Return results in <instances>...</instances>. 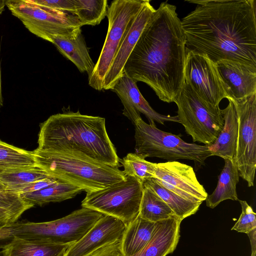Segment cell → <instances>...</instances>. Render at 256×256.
Wrapping results in <instances>:
<instances>
[{
  "instance_id": "6da1fadb",
  "label": "cell",
  "mask_w": 256,
  "mask_h": 256,
  "mask_svg": "<svg viewBox=\"0 0 256 256\" xmlns=\"http://www.w3.org/2000/svg\"><path fill=\"white\" fill-rule=\"evenodd\" d=\"M186 2L196 4L181 20L187 50L256 67V0Z\"/></svg>"
},
{
  "instance_id": "7a4b0ae2",
  "label": "cell",
  "mask_w": 256,
  "mask_h": 256,
  "mask_svg": "<svg viewBox=\"0 0 256 256\" xmlns=\"http://www.w3.org/2000/svg\"><path fill=\"white\" fill-rule=\"evenodd\" d=\"M186 38L176 7L162 2L143 30L124 68L158 98L176 103L184 83Z\"/></svg>"
},
{
  "instance_id": "3957f363",
  "label": "cell",
  "mask_w": 256,
  "mask_h": 256,
  "mask_svg": "<svg viewBox=\"0 0 256 256\" xmlns=\"http://www.w3.org/2000/svg\"><path fill=\"white\" fill-rule=\"evenodd\" d=\"M37 148L70 152L112 167L120 166L105 118L83 114L78 110L55 114L42 122Z\"/></svg>"
},
{
  "instance_id": "277c9868",
  "label": "cell",
  "mask_w": 256,
  "mask_h": 256,
  "mask_svg": "<svg viewBox=\"0 0 256 256\" xmlns=\"http://www.w3.org/2000/svg\"><path fill=\"white\" fill-rule=\"evenodd\" d=\"M37 167L50 177L82 188L86 193L103 190L126 176L118 167L62 152L32 151Z\"/></svg>"
},
{
  "instance_id": "5b68a950",
  "label": "cell",
  "mask_w": 256,
  "mask_h": 256,
  "mask_svg": "<svg viewBox=\"0 0 256 256\" xmlns=\"http://www.w3.org/2000/svg\"><path fill=\"white\" fill-rule=\"evenodd\" d=\"M104 215L82 207L62 218L46 222H16L0 230V241L14 236L58 244L72 245L79 240Z\"/></svg>"
},
{
  "instance_id": "8992f818",
  "label": "cell",
  "mask_w": 256,
  "mask_h": 256,
  "mask_svg": "<svg viewBox=\"0 0 256 256\" xmlns=\"http://www.w3.org/2000/svg\"><path fill=\"white\" fill-rule=\"evenodd\" d=\"M134 126L135 153L144 158L156 157L168 161L189 160L204 164L212 156L208 146L187 142L180 134L158 129L155 122L148 124L141 118Z\"/></svg>"
},
{
  "instance_id": "52a82bcc",
  "label": "cell",
  "mask_w": 256,
  "mask_h": 256,
  "mask_svg": "<svg viewBox=\"0 0 256 256\" xmlns=\"http://www.w3.org/2000/svg\"><path fill=\"white\" fill-rule=\"evenodd\" d=\"M6 6L30 32L50 42L54 37L71 38L82 31L75 16L42 6L33 0H6Z\"/></svg>"
},
{
  "instance_id": "ba28073f",
  "label": "cell",
  "mask_w": 256,
  "mask_h": 256,
  "mask_svg": "<svg viewBox=\"0 0 256 256\" xmlns=\"http://www.w3.org/2000/svg\"><path fill=\"white\" fill-rule=\"evenodd\" d=\"M145 1L115 0L108 6L107 34L94 69L88 78L89 86L94 90H103L105 76L134 19Z\"/></svg>"
},
{
  "instance_id": "9c48e42d",
  "label": "cell",
  "mask_w": 256,
  "mask_h": 256,
  "mask_svg": "<svg viewBox=\"0 0 256 256\" xmlns=\"http://www.w3.org/2000/svg\"><path fill=\"white\" fill-rule=\"evenodd\" d=\"M176 104L179 123L194 142L208 146L216 140L224 124L220 108L204 102L185 82Z\"/></svg>"
},
{
  "instance_id": "30bf717a",
  "label": "cell",
  "mask_w": 256,
  "mask_h": 256,
  "mask_svg": "<svg viewBox=\"0 0 256 256\" xmlns=\"http://www.w3.org/2000/svg\"><path fill=\"white\" fill-rule=\"evenodd\" d=\"M143 190L142 182L126 176L103 190L86 193L82 206L116 218L126 225L139 214Z\"/></svg>"
},
{
  "instance_id": "8fae6325",
  "label": "cell",
  "mask_w": 256,
  "mask_h": 256,
  "mask_svg": "<svg viewBox=\"0 0 256 256\" xmlns=\"http://www.w3.org/2000/svg\"><path fill=\"white\" fill-rule=\"evenodd\" d=\"M238 118V130L234 160L240 176L254 185L256 168V93L246 98L232 100Z\"/></svg>"
},
{
  "instance_id": "7c38bea8",
  "label": "cell",
  "mask_w": 256,
  "mask_h": 256,
  "mask_svg": "<svg viewBox=\"0 0 256 256\" xmlns=\"http://www.w3.org/2000/svg\"><path fill=\"white\" fill-rule=\"evenodd\" d=\"M184 82L201 99L214 108H219L222 99L229 98L216 64L206 56L186 49Z\"/></svg>"
},
{
  "instance_id": "4fadbf2b",
  "label": "cell",
  "mask_w": 256,
  "mask_h": 256,
  "mask_svg": "<svg viewBox=\"0 0 256 256\" xmlns=\"http://www.w3.org/2000/svg\"><path fill=\"white\" fill-rule=\"evenodd\" d=\"M154 178L166 189L192 202L202 203L208 195L193 168L176 160L156 163Z\"/></svg>"
},
{
  "instance_id": "5bb4252c",
  "label": "cell",
  "mask_w": 256,
  "mask_h": 256,
  "mask_svg": "<svg viewBox=\"0 0 256 256\" xmlns=\"http://www.w3.org/2000/svg\"><path fill=\"white\" fill-rule=\"evenodd\" d=\"M119 97L124 106L122 114L134 125L144 114L149 123L156 122L164 124L166 122H179L178 116H166L155 111L142 96L136 82L124 74L110 90Z\"/></svg>"
},
{
  "instance_id": "9a60e30c",
  "label": "cell",
  "mask_w": 256,
  "mask_h": 256,
  "mask_svg": "<svg viewBox=\"0 0 256 256\" xmlns=\"http://www.w3.org/2000/svg\"><path fill=\"white\" fill-rule=\"evenodd\" d=\"M126 226L116 218L104 215L79 240L70 245L63 256H86L104 246L120 240Z\"/></svg>"
},
{
  "instance_id": "2e32d148",
  "label": "cell",
  "mask_w": 256,
  "mask_h": 256,
  "mask_svg": "<svg viewBox=\"0 0 256 256\" xmlns=\"http://www.w3.org/2000/svg\"><path fill=\"white\" fill-rule=\"evenodd\" d=\"M156 9L146 0L134 19L104 78L103 90H111L124 74L125 64Z\"/></svg>"
},
{
  "instance_id": "e0dca14e",
  "label": "cell",
  "mask_w": 256,
  "mask_h": 256,
  "mask_svg": "<svg viewBox=\"0 0 256 256\" xmlns=\"http://www.w3.org/2000/svg\"><path fill=\"white\" fill-rule=\"evenodd\" d=\"M216 64L229 98L240 100L256 93V66L228 60Z\"/></svg>"
},
{
  "instance_id": "ac0fdd59",
  "label": "cell",
  "mask_w": 256,
  "mask_h": 256,
  "mask_svg": "<svg viewBox=\"0 0 256 256\" xmlns=\"http://www.w3.org/2000/svg\"><path fill=\"white\" fill-rule=\"evenodd\" d=\"M178 218L172 216L156 222L152 236L146 246L134 256H166L174 252L180 238Z\"/></svg>"
},
{
  "instance_id": "d6986e66",
  "label": "cell",
  "mask_w": 256,
  "mask_h": 256,
  "mask_svg": "<svg viewBox=\"0 0 256 256\" xmlns=\"http://www.w3.org/2000/svg\"><path fill=\"white\" fill-rule=\"evenodd\" d=\"M229 103L221 110L224 124L218 138L208 146L212 156L224 160L234 159L236 150L238 130V118L234 101L228 99Z\"/></svg>"
},
{
  "instance_id": "ffe728a7",
  "label": "cell",
  "mask_w": 256,
  "mask_h": 256,
  "mask_svg": "<svg viewBox=\"0 0 256 256\" xmlns=\"http://www.w3.org/2000/svg\"><path fill=\"white\" fill-rule=\"evenodd\" d=\"M70 245L14 236L1 246L2 256H63Z\"/></svg>"
},
{
  "instance_id": "44dd1931",
  "label": "cell",
  "mask_w": 256,
  "mask_h": 256,
  "mask_svg": "<svg viewBox=\"0 0 256 256\" xmlns=\"http://www.w3.org/2000/svg\"><path fill=\"white\" fill-rule=\"evenodd\" d=\"M52 43L66 58L70 60L80 72H86L89 76L95 64L92 59L82 31L71 38L54 37Z\"/></svg>"
},
{
  "instance_id": "7402d4cb",
  "label": "cell",
  "mask_w": 256,
  "mask_h": 256,
  "mask_svg": "<svg viewBox=\"0 0 256 256\" xmlns=\"http://www.w3.org/2000/svg\"><path fill=\"white\" fill-rule=\"evenodd\" d=\"M156 222L138 216L128 224L120 240L123 256H134L139 253L150 240Z\"/></svg>"
},
{
  "instance_id": "603a6c76",
  "label": "cell",
  "mask_w": 256,
  "mask_h": 256,
  "mask_svg": "<svg viewBox=\"0 0 256 256\" xmlns=\"http://www.w3.org/2000/svg\"><path fill=\"white\" fill-rule=\"evenodd\" d=\"M224 160V165L218 176L217 186L205 200L206 206L211 208H214L224 200H238L236 186L240 175L237 166L233 159Z\"/></svg>"
},
{
  "instance_id": "cb8c5ba5",
  "label": "cell",
  "mask_w": 256,
  "mask_h": 256,
  "mask_svg": "<svg viewBox=\"0 0 256 256\" xmlns=\"http://www.w3.org/2000/svg\"><path fill=\"white\" fill-rule=\"evenodd\" d=\"M84 191L82 188L58 180L42 190L20 194L22 199L33 206L60 202L75 197Z\"/></svg>"
},
{
  "instance_id": "d4e9b609",
  "label": "cell",
  "mask_w": 256,
  "mask_h": 256,
  "mask_svg": "<svg viewBox=\"0 0 256 256\" xmlns=\"http://www.w3.org/2000/svg\"><path fill=\"white\" fill-rule=\"evenodd\" d=\"M143 185L157 194L180 220L196 214L202 202L186 200L165 188L156 178L146 180Z\"/></svg>"
},
{
  "instance_id": "484cf974",
  "label": "cell",
  "mask_w": 256,
  "mask_h": 256,
  "mask_svg": "<svg viewBox=\"0 0 256 256\" xmlns=\"http://www.w3.org/2000/svg\"><path fill=\"white\" fill-rule=\"evenodd\" d=\"M138 216L153 222L176 216L168 206L157 194L144 186Z\"/></svg>"
},
{
  "instance_id": "4316f807",
  "label": "cell",
  "mask_w": 256,
  "mask_h": 256,
  "mask_svg": "<svg viewBox=\"0 0 256 256\" xmlns=\"http://www.w3.org/2000/svg\"><path fill=\"white\" fill-rule=\"evenodd\" d=\"M36 166L32 152L16 147L0 140V172Z\"/></svg>"
},
{
  "instance_id": "83f0119b",
  "label": "cell",
  "mask_w": 256,
  "mask_h": 256,
  "mask_svg": "<svg viewBox=\"0 0 256 256\" xmlns=\"http://www.w3.org/2000/svg\"><path fill=\"white\" fill-rule=\"evenodd\" d=\"M108 6L106 0H76L74 16L82 26H96L107 16Z\"/></svg>"
},
{
  "instance_id": "f1b7e54d",
  "label": "cell",
  "mask_w": 256,
  "mask_h": 256,
  "mask_svg": "<svg viewBox=\"0 0 256 256\" xmlns=\"http://www.w3.org/2000/svg\"><path fill=\"white\" fill-rule=\"evenodd\" d=\"M49 176L46 172L37 166L0 172V181L6 187V190Z\"/></svg>"
},
{
  "instance_id": "f546056e",
  "label": "cell",
  "mask_w": 256,
  "mask_h": 256,
  "mask_svg": "<svg viewBox=\"0 0 256 256\" xmlns=\"http://www.w3.org/2000/svg\"><path fill=\"white\" fill-rule=\"evenodd\" d=\"M120 162L126 176L134 177L142 183L148 179L154 178L156 163L148 162L136 153L128 154Z\"/></svg>"
},
{
  "instance_id": "4dcf8cb0",
  "label": "cell",
  "mask_w": 256,
  "mask_h": 256,
  "mask_svg": "<svg viewBox=\"0 0 256 256\" xmlns=\"http://www.w3.org/2000/svg\"><path fill=\"white\" fill-rule=\"evenodd\" d=\"M242 207V213L239 218L232 228V230L248 234L256 229V213L245 200H238Z\"/></svg>"
},
{
  "instance_id": "1f68e13d",
  "label": "cell",
  "mask_w": 256,
  "mask_h": 256,
  "mask_svg": "<svg viewBox=\"0 0 256 256\" xmlns=\"http://www.w3.org/2000/svg\"><path fill=\"white\" fill-rule=\"evenodd\" d=\"M34 206L24 200L20 195L5 190L0 193V208L22 214Z\"/></svg>"
},
{
  "instance_id": "d6a6232c",
  "label": "cell",
  "mask_w": 256,
  "mask_h": 256,
  "mask_svg": "<svg viewBox=\"0 0 256 256\" xmlns=\"http://www.w3.org/2000/svg\"><path fill=\"white\" fill-rule=\"evenodd\" d=\"M58 180L54 178L49 176L24 186L7 190L19 194L36 192L50 186H52Z\"/></svg>"
},
{
  "instance_id": "836d02e7",
  "label": "cell",
  "mask_w": 256,
  "mask_h": 256,
  "mask_svg": "<svg viewBox=\"0 0 256 256\" xmlns=\"http://www.w3.org/2000/svg\"><path fill=\"white\" fill-rule=\"evenodd\" d=\"M33 1L42 6L73 15L76 12V0H33Z\"/></svg>"
},
{
  "instance_id": "e575fe53",
  "label": "cell",
  "mask_w": 256,
  "mask_h": 256,
  "mask_svg": "<svg viewBox=\"0 0 256 256\" xmlns=\"http://www.w3.org/2000/svg\"><path fill=\"white\" fill-rule=\"evenodd\" d=\"M86 256H123L120 250V240L104 246Z\"/></svg>"
},
{
  "instance_id": "d590c367",
  "label": "cell",
  "mask_w": 256,
  "mask_h": 256,
  "mask_svg": "<svg viewBox=\"0 0 256 256\" xmlns=\"http://www.w3.org/2000/svg\"><path fill=\"white\" fill-rule=\"evenodd\" d=\"M22 213L0 208V230L19 219Z\"/></svg>"
},
{
  "instance_id": "8d00e7d4",
  "label": "cell",
  "mask_w": 256,
  "mask_h": 256,
  "mask_svg": "<svg viewBox=\"0 0 256 256\" xmlns=\"http://www.w3.org/2000/svg\"><path fill=\"white\" fill-rule=\"evenodd\" d=\"M250 242L252 246L251 256H256V229L247 234Z\"/></svg>"
},
{
  "instance_id": "74e56055",
  "label": "cell",
  "mask_w": 256,
  "mask_h": 256,
  "mask_svg": "<svg viewBox=\"0 0 256 256\" xmlns=\"http://www.w3.org/2000/svg\"><path fill=\"white\" fill-rule=\"evenodd\" d=\"M2 80H1V68H0V109L3 105V99L2 92Z\"/></svg>"
},
{
  "instance_id": "f35d334b",
  "label": "cell",
  "mask_w": 256,
  "mask_h": 256,
  "mask_svg": "<svg viewBox=\"0 0 256 256\" xmlns=\"http://www.w3.org/2000/svg\"><path fill=\"white\" fill-rule=\"evenodd\" d=\"M5 6H6V0H0V14L4 10Z\"/></svg>"
},
{
  "instance_id": "ab89813d",
  "label": "cell",
  "mask_w": 256,
  "mask_h": 256,
  "mask_svg": "<svg viewBox=\"0 0 256 256\" xmlns=\"http://www.w3.org/2000/svg\"><path fill=\"white\" fill-rule=\"evenodd\" d=\"M6 187L0 181V193L5 191Z\"/></svg>"
},
{
  "instance_id": "60d3db41",
  "label": "cell",
  "mask_w": 256,
  "mask_h": 256,
  "mask_svg": "<svg viewBox=\"0 0 256 256\" xmlns=\"http://www.w3.org/2000/svg\"><path fill=\"white\" fill-rule=\"evenodd\" d=\"M0 256H2V252L0 251Z\"/></svg>"
}]
</instances>
